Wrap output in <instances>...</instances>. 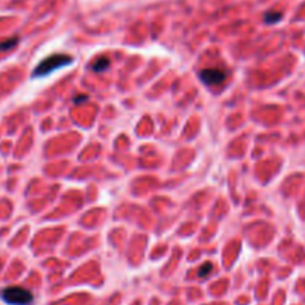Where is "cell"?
Listing matches in <instances>:
<instances>
[{"mask_svg": "<svg viewBox=\"0 0 305 305\" xmlns=\"http://www.w3.org/2000/svg\"><path fill=\"white\" fill-rule=\"evenodd\" d=\"M70 63H73V58L70 55H66V54H54V55H49L46 57L45 60H42L34 72H33V78L39 79V78H45L51 73H54L55 70L61 69V67H66L69 66Z\"/></svg>", "mask_w": 305, "mask_h": 305, "instance_id": "cell-1", "label": "cell"}, {"mask_svg": "<svg viewBox=\"0 0 305 305\" xmlns=\"http://www.w3.org/2000/svg\"><path fill=\"white\" fill-rule=\"evenodd\" d=\"M0 298L9 305H30L33 302L31 292L20 286H11L3 289L0 292Z\"/></svg>", "mask_w": 305, "mask_h": 305, "instance_id": "cell-2", "label": "cell"}, {"mask_svg": "<svg viewBox=\"0 0 305 305\" xmlns=\"http://www.w3.org/2000/svg\"><path fill=\"white\" fill-rule=\"evenodd\" d=\"M225 72L221 69H206L199 73V79L206 85H221L225 81Z\"/></svg>", "mask_w": 305, "mask_h": 305, "instance_id": "cell-3", "label": "cell"}, {"mask_svg": "<svg viewBox=\"0 0 305 305\" xmlns=\"http://www.w3.org/2000/svg\"><path fill=\"white\" fill-rule=\"evenodd\" d=\"M109 66H111V60H109V58L100 57V58H97V60L91 64V69H92L94 72L100 73V72H105Z\"/></svg>", "mask_w": 305, "mask_h": 305, "instance_id": "cell-4", "label": "cell"}, {"mask_svg": "<svg viewBox=\"0 0 305 305\" xmlns=\"http://www.w3.org/2000/svg\"><path fill=\"white\" fill-rule=\"evenodd\" d=\"M281 17H283L281 12H267L264 20L267 24H274V23H278L281 20Z\"/></svg>", "mask_w": 305, "mask_h": 305, "instance_id": "cell-5", "label": "cell"}, {"mask_svg": "<svg viewBox=\"0 0 305 305\" xmlns=\"http://www.w3.org/2000/svg\"><path fill=\"white\" fill-rule=\"evenodd\" d=\"M17 43H18V37H12V39H8V40L0 42V51H8V49L14 48Z\"/></svg>", "mask_w": 305, "mask_h": 305, "instance_id": "cell-6", "label": "cell"}, {"mask_svg": "<svg viewBox=\"0 0 305 305\" xmlns=\"http://www.w3.org/2000/svg\"><path fill=\"white\" fill-rule=\"evenodd\" d=\"M210 271H212V264H209V262H207V264H204V267H202V268L199 270V273H198V274H199L201 277H206Z\"/></svg>", "mask_w": 305, "mask_h": 305, "instance_id": "cell-7", "label": "cell"}]
</instances>
